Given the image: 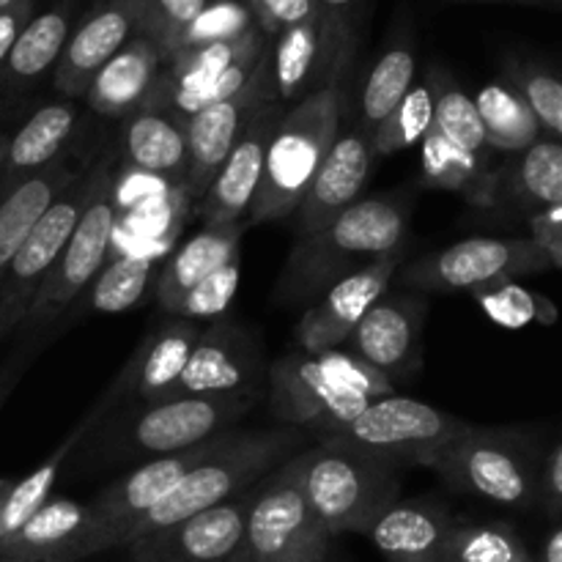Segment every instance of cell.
Listing matches in <instances>:
<instances>
[{"label":"cell","instance_id":"obj_43","mask_svg":"<svg viewBox=\"0 0 562 562\" xmlns=\"http://www.w3.org/2000/svg\"><path fill=\"white\" fill-rule=\"evenodd\" d=\"M252 27H258L256 16H252L250 5H247L245 0H212L206 9L187 25V31L181 33L179 42H176L173 53H179V49L206 47V44L234 42V38L250 33Z\"/></svg>","mask_w":562,"mask_h":562},{"label":"cell","instance_id":"obj_54","mask_svg":"<svg viewBox=\"0 0 562 562\" xmlns=\"http://www.w3.org/2000/svg\"><path fill=\"white\" fill-rule=\"evenodd\" d=\"M9 137H11V135H3V132H0V165H3L5 148H9Z\"/></svg>","mask_w":562,"mask_h":562},{"label":"cell","instance_id":"obj_27","mask_svg":"<svg viewBox=\"0 0 562 562\" xmlns=\"http://www.w3.org/2000/svg\"><path fill=\"white\" fill-rule=\"evenodd\" d=\"M121 148L132 170L173 181L181 192L187 176V135L184 121L162 104L148 102L130 119H124Z\"/></svg>","mask_w":562,"mask_h":562},{"label":"cell","instance_id":"obj_19","mask_svg":"<svg viewBox=\"0 0 562 562\" xmlns=\"http://www.w3.org/2000/svg\"><path fill=\"white\" fill-rule=\"evenodd\" d=\"M283 113V102H272L250 121L220 173L214 176L206 195L192 209L195 217H201L206 225H231L247 217L258 187H261L269 140H272Z\"/></svg>","mask_w":562,"mask_h":562},{"label":"cell","instance_id":"obj_32","mask_svg":"<svg viewBox=\"0 0 562 562\" xmlns=\"http://www.w3.org/2000/svg\"><path fill=\"white\" fill-rule=\"evenodd\" d=\"M423 146V181L439 190L461 192L477 206H492L497 201V176L488 170V154H470L428 130L420 140Z\"/></svg>","mask_w":562,"mask_h":562},{"label":"cell","instance_id":"obj_12","mask_svg":"<svg viewBox=\"0 0 562 562\" xmlns=\"http://www.w3.org/2000/svg\"><path fill=\"white\" fill-rule=\"evenodd\" d=\"M272 102H280V99L272 86L267 49L261 66L239 93L223 99V102L209 104V108L198 110L195 115L184 121L187 176L184 184H181V201H184L187 212L192 214V209L201 203V198L206 195L214 176L220 173L228 154L234 151L239 137L250 126V121Z\"/></svg>","mask_w":562,"mask_h":562},{"label":"cell","instance_id":"obj_13","mask_svg":"<svg viewBox=\"0 0 562 562\" xmlns=\"http://www.w3.org/2000/svg\"><path fill=\"white\" fill-rule=\"evenodd\" d=\"M258 395H190L146 404L115 437L121 450L140 456H170L228 434L256 406Z\"/></svg>","mask_w":562,"mask_h":562},{"label":"cell","instance_id":"obj_55","mask_svg":"<svg viewBox=\"0 0 562 562\" xmlns=\"http://www.w3.org/2000/svg\"><path fill=\"white\" fill-rule=\"evenodd\" d=\"M20 3H25V0H0V11H9Z\"/></svg>","mask_w":562,"mask_h":562},{"label":"cell","instance_id":"obj_26","mask_svg":"<svg viewBox=\"0 0 562 562\" xmlns=\"http://www.w3.org/2000/svg\"><path fill=\"white\" fill-rule=\"evenodd\" d=\"M80 110L71 102H53L38 108L25 124L9 137L3 165H0V203L11 195L14 187L36 176L47 165L66 154L71 132L77 130Z\"/></svg>","mask_w":562,"mask_h":562},{"label":"cell","instance_id":"obj_21","mask_svg":"<svg viewBox=\"0 0 562 562\" xmlns=\"http://www.w3.org/2000/svg\"><path fill=\"white\" fill-rule=\"evenodd\" d=\"M137 33V11L132 0H104L82 16L69 33L53 69V86L64 97H86L88 86L104 64Z\"/></svg>","mask_w":562,"mask_h":562},{"label":"cell","instance_id":"obj_6","mask_svg":"<svg viewBox=\"0 0 562 562\" xmlns=\"http://www.w3.org/2000/svg\"><path fill=\"white\" fill-rule=\"evenodd\" d=\"M428 467L448 486L510 508L530 505L541 488L530 445L516 434L494 428L470 426L445 445Z\"/></svg>","mask_w":562,"mask_h":562},{"label":"cell","instance_id":"obj_30","mask_svg":"<svg viewBox=\"0 0 562 562\" xmlns=\"http://www.w3.org/2000/svg\"><path fill=\"white\" fill-rule=\"evenodd\" d=\"M86 170L88 168H80V165H75V159H69L64 154L53 165L38 170L36 176H31L20 187H14L11 195L0 203V283H3L5 269L14 261L16 250L25 241V236L31 234L33 225L38 223V217Z\"/></svg>","mask_w":562,"mask_h":562},{"label":"cell","instance_id":"obj_3","mask_svg":"<svg viewBox=\"0 0 562 562\" xmlns=\"http://www.w3.org/2000/svg\"><path fill=\"white\" fill-rule=\"evenodd\" d=\"M344 88L338 80L324 82L289 108L269 140L263 179L256 192L247 223H274L296 214L318 168L327 159L340 132Z\"/></svg>","mask_w":562,"mask_h":562},{"label":"cell","instance_id":"obj_51","mask_svg":"<svg viewBox=\"0 0 562 562\" xmlns=\"http://www.w3.org/2000/svg\"><path fill=\"white\" fill-rule=\"evenodd\" d=\"M541 494H543V503L552 514L562 510V445L549 456L547 461V470H543L541 477Z\"/></svg>","mask_w":562,"mask_h":562},{"label":"cell","instance_id":"obj_2","mask_svg":"<svg viewBox=\"0 0 562 562\" xmlns=\"http://www.w3.org/2000/svg\"><path fill=\"white\" fill-rule=\"evenodd\" d=\"M393 395V382L349 349L291 351L269 368V409L318 437L355 420L371 401Z\"/></svg>","mask_w":562,"mask_h":562},{"label":"cell","instance_id":"obj_4","mask_svg":"<svg viewBox=\"0 0 562 562\" xmlns=\"http://www.w3.org/2000/svg\"><path fill=\"white\" fill-rule=\"evenodd\" d=\"M307 505L333 536H368L373 521L398 503L393 467L338 439H322L289 459Z\"/></svg>","mask_w":562,"mask_h":562},{"label":"cell","instance_id":"obj_36","mask_svg":"<svg viewBox=\"0 0 562 562\" xmlns=\"http://www.w3.org/2000/svg\"><path fill=\"white\" fill-rule=\"evenodd\" d=\"M428 86H431L434 97V130L459 148H464V151L492 154L486 143V132H483L481 113L475 108V99L450 77V71L431 69L428 71Z\"/></svg>","mask_w":562,"mask_h":562},{"label":"cell","instance_id":"obj_22","mask_svg":"<svg viewBox=\"0 0 562 562\" xmlns=\"http://www.w3.org/2000/svg\"><path fill=\"white\" fill-rule=\"evenodd\" d=\"M423 322L426 302L404 294H384L355 327L349 351L384 373L390 382L406 379L420 355Z\"/></svg>","mask_w":562,"mask_h":562},{"label":"cell","instance_id":"obj_46","mask_svg":"<svg viewBox=\"0 0 562 562\" xmlns=\"http://www.w3.org/2000/svg\"><path fill=\"white\" fill-rule=\"evenodd\" d=\"M239 280L241 261L234 258V261L220 267L214 274H209L206 280H201L195 289L187 291L168 313L176 318H190V322H198V318H220L228 311L236 291H239Z\"/></svg>","mask_w":562,"mask_h":562},{"label":"cell","instance_id":"obj_8","mask_svg":"<svg viewBox=\"0 0 562 562\" xmlns=\"http://www.w3.org/2000/svg\"><path fill=\"white\" fill-rule=\"evenodd\" d=\"M267 49L261 27H252L234 42L179 49L165 60V69L148 102L162 104L187 121L198 110L239 93L256 75Z\"/></svg>","mask_w":562,"mask_h":562},{"label":"cell","instance_id":"obj_33","mask_svg":"<svg viewBox=\"0 0 562 562\" xmlns=\"http://www.w3.org/2000/svg\"><path fill=\"white\" fill-rule=\"evenodd\" d=\"M269 71H272V86L280 102H294L316 77L318 88L329 80H338V77H329L324 66L318 14L274 36V44L269 47Z\"/></svg>","mask_w":562,"mask_h":562},{"label":"cell","instance_id":"obj_57","mask_svg":"<svg viewBox=\"0 0 562 562\" xmlns=\"http://www.w3.org/2000/svg\"><path fill=\"white\" fill-rule=\"evenodd\" d=\"M461 3H494V0H461Z\"/></svg>","mask_w":562,"mask_h":562},{"label":"cell","instance_id":"obj_45","mask_svg":"<svg viewBox=\"0 0 562 562\" xmlns=\"http://www.w3.org/2000/svg\"><path fill=\"white\" fill-rule=\"evenodd\" d=\"M137 11V33L151 38L168 58L192 20L212 0H132Z\"/></svg>","mask_w":562,"mask_h":562},{"label":"cell","instance_id":"obj_28","mask_svg":"<svg viewBox=\"0 0 562 562\" xmlns=\"http://www.w3.org/2000/svg\"><path fill=\"white\" fill-rule=\"evenodd\" d=\"M201 333L203 327L198 322L173 318L148 335L143 349L137 351L124 373V382L132 384L137 398L146 404H159V401L170 398Z\"/></svg>","mask_w":562,"mask_h":562},{"label":"cell","instance_id":"obj_44","mask_svg":"<svg viewBox=\"0 0 562 562\" xmlns=\"http://www.w3.org/2000/svg\"><path fill=\"white\" fill-rule=\"evenodd\" d=\"M508 82L527 99L541 130L554 132L562 140V77L532 60H510Z\"/></svg>","mask_w":562,"mask_h":562},{"label":"cell","instance_id":"obj_35","mask_svg":"<svg viewBox=\"0 0 562 562\" xmlns=\"http://www.w3.org/2000/svg\"><path fill=\"white\" fill-rule=\"evenodd\" d=\"M104 409H108V401H102V404L91 412V417H88L86 423H80V426L64 439V445H58V448L53 450V456H49L42 467H36L31 475H25L20 483L11 486L9 497H5L3 503V510H0V541L9 538L11 532L20 530V527L25 525V521L31 519L44 503H47L49 492H53L55 481H58L60 475V467H64L66 456H69L71 450H75V445L80 442L93 426H97V420L102 417Z\"/></svg>","mask_w":562,"mask_h":562},{"label":"cell","instance_id":"obj_39","mask_svg":"<svg viewBox=\"0 0 562 562\" xmlns=\"http://www.w3.org/2000/svg\"><path fill=\"white\" fill-rule=\"evenodd\" d=\"M159 258L121 256L102 267L91 294V307L102 313H124L140 305L151 283H157Z\"/></svg>","mask_w":562,"mask_h":562},{"label":"cell","instance_id":"obj_17","mask_svg":"<svg viewBox=\"0 0 562 562\" xmlns=\"http://www.w3.org/2000/svg\"><path fill=\"white\" fill-rule=\"evenodd\" d=\"M263 357L256 340L228 318L203 327L184 373L170 398L190 395H258L263 382ZM168 398V401H170Z\"/></svg>","mask_w":562,"mask_h":562},{"label":"cell","instance_id":"obj_40","mask_svg":"<svg viewBox=\"0 0 562 562\" xmlns=\"http://www.w3.org/2000/svg\"><path fill=\"white\" fill-rule=\"evenodd\" d=\"M445 562H536L519 532L508 525H459L445 543Z\"/></svg>","mask_w":562,"mask_h":562},{"label":"cell","instance_id":"obj_41","mask_svg":"<svg viewBox=\"0 0 562 562\" xmlns=\"http://www.w3.org/2000/svg\"><path fill=\"white\" fill-rule=\"evenodd\" d=\"M434 121V97L431 86L426 82H415L409 88L398 108L371 132L373 154L387 157V154H398L404 148L415 146L423 140Z\"/></svg>","mask_w":562,"mask_h":562},{"label":"cell","instance_id":"obj_58","mask_svg":"<svg viewBox=\"0 0 562 562\" xmlns=\"http://www.w3.org/2000/svg\"><path fill=\"white\" fill-rule=\"evenodd\" d=\"M0 562H25V560H9V558H0Z\"/></svg>","mask_w":562,"mask_h":562},{"label":"cell","instance_id":"obj_37","mask_svg":"<svg viewBox=\"0 0 562 562\" xmlns=\"http://www.w3.org/2000/svg\"><path fill=\"white\" fill-rule=\"evenodd\" d=\"M417 75V55L409 42H398L384 49L382 58L373 64L368 75L366 88H362L360 104V124L368 130H376L390 113L401 104V99L415 86Z\"/></svg>","mask_w":562,"mask_h":562},{"label":"cell","instance_id":"obj_48","mask_svg":"<svg viewBox=\"0 0 562 562\" xmlns=\"http://www.w3.org/2000/svg\"><path fill=\"white\" fill-rule=\"evenodd\" d=\"M263 36H278L285 27L316 16V0H245Z\"/></svg>","mask_w":562,"mask_h":562},{"label":"cell","instance_id":"obj_42","mask_svg":"<svg viewBox=\"0 0 562 562\" xmlns=\"http://www.w3.org/2000/svg\"><path fill=\"white\" fill-rule=\"evenodd\" d=\"M477 305L483 307L494 324L505 329H521L527 324H552L558 318V307L547 300V296L536 294V291L525 289V285L505 280V283L486 285V289L472 291Z\"/></svg>","mask_w":562,"mask_h":562},{"label":"cell","instance_id":"obj_47","mask_svg":"<svg viewBox=\"0 0 562 562\" xmlns=\"http://www.w3.org/2000/svg\"><path fill=\"white\" fill-rule=\"evenodd\" d=\"M360 0H316L318 25H322V44H324V66L327 75L344 71L346 53H349L351 31L349 14Z\"/></svg>","mask_w":562,"mask_h":562},{"label":"cell","instance_id":"obj_34","mask_svg":"<svg viewBox=\"0 0 562 562\" xmlns=\"http://www.w3.org/2000/svg\"><path fill=\"white\" fill-rule=\"evenodd\" d=\"M475 108L492 151L521 154L541 140V124L527 99L508 80H494L477 91Z\"/></svg>","mask_w":562,"mask_h":562},{"label":"cell","instance_id":"obj_52","mask_svg":"<svg viewBox=\"0 0 562 562\" xmlns=\"http://www.w3.org/2000/svg\"><path fill=\"white\" fill-rule=\"evenodd\" d=\"M541 562H562V525L543 543Z\"/></svg>","mask_w":562,"mask_h":562},{"label":"cell","instance_id":"obj_11","mask_svg":"<svg viewBox=\"0 0 562 562\" xmlns=\"http://www.w3.org/2000/svg\"><path fill=\"white\" fill-rule=\"evenodd\" d=\"M327 547L329 532L311 510L294 470L285 461L252 497L245 541L234 562H278L285 558L324 562Z\"/></svg>","mask_w":562,"mask_h":562},{"label":"cell","instance_id":"obj_7","mask_svg":"<svg viewBox=\"0 0 562 562\" xmlns=\"http://www.w3.org/2000/svg\"><path fill=\"white\" fill-rule=\"evenodd\" d=\"M467 428L470 423L437 406L404 395H384L371 401L355 420L322 439H338L373 459L387 461L390 467L393 461L428 467V461Z\"/></svg>","mask_w":562,"mask_h":562},{"label":"cell","instance_id":"obj_49","mask_svg":"<svg viewBox=\"0 0 562 562\" xmlns=\"http://www.w3.org/2000/svg\"><path fill=\"white\" fill-rule=\"evenodd\" d=\"M532 241L549 256V261L562 267V206L543 209L532 217Z\"/></svg>","mask_w":562,"mask_h":562},{"label":"cell","instance_id":"obj_15","mask_svg":"<svg viewBox=\"0 0 562 562\" xmlns=\"http://www.w3.org/2000/svg\"><path fill=\"white\" fill-rule=\"evenodd\" d=\"M115 532L93 514L91 503L49 497L25 525L0 541V558L25 562H82L115 549Z\"/></svg>","mask_w":562,"mask_h":562},{"label":"cell","instance_id":"obj_16","mask_svg":"<svg viewBox=\"0 0 562 562\" xmlns=\"http://www.w3.org/2000/svg\"><path fill=\"white\" fill-rule=\"evenodd\" d=\"M406 261V247L376 258L368 267L346 274L335 285H329L296 324V349L300 351H329L349 344L351 333L360 318L387 294L390 283Z\"/></svg>","mask_w":562,"mask_h":562},{"label":"cell","instance_id":"obj_20","mask_svg":"<svg viewBox=\"0 0 562 562\" xmlns=\"http://www.w3.org/2000/svg\"><path fill=\"white\" fill-rule=\"evenodd\" d=\"M371 130L357 124L355 130L338 132L327 159L318 168L305 201L296 209V234L307 236L313 231L333 223L338 214L355 206L362 195L368 176L373 168Z\"/></svg>","mask_w":562,"mask_h":562},{"label":"cell","instance_id":"obj_10","mask_svg":"<svg viewBox=\"0 0 562 562\" xmlns=\"http://www.w3.org/2000/svg\"><path fill=\"white\" fill-rule=\"evenodd\" d=\"M549 267L552 261L532 239L475 236L417 261H404L401 280L426 291H477Z\"/></svg>","mask_w":562,"mask_h":562},{"label":"cell","instance_id":"obj_5","mask_svg":"<svg viewBox=\"0 0 562 562\" xmlns=\"http://www.w3.org/2000/svg\"><path fill=\"white\" fill-rule=\"evenodd\" d=\"M302 445V434L296 428L283 431H247V434H225L223 442L184 475V481L168 494L159 505H154L148 514L132 521L121 532V547H130L137 538L148 532L165 530L170 525L190 519L201 510L223 505L228 499L245 494L258 477L280 459L294 453Z\"/></svg>","mask_w":562,"mask_h":562},{"label":"cell","instance_id":"obj_29","mask_svg":"<svg viewBox=\"0 0 562 562\" xmlns=\"http://www.w3.org/2000/svg\"><path fill=\"white\" fill-rule=\"evenodd\" d=\"M241 234H245L241 223L203 225L159 269L157 283H154V294H157L159 305L170 311L201 280H206L220 267L239 258Z\"/></svg>","mask_w":562,"mask_h":562},{"label":"cell","instance_id":"obj_18","mask_svg":"<svg viewBox=\"0 0 562 562\" xmlns=\"http://www.w3.org/2000/svg\"><path fill=\"white\" fill-rule=\"evenodd\" d=\"M256 492L201 510L165 530L148 532L130 543L135 562H234L245 541L247 510Z\"/></svg>","mask_w":562,"mask_h":562},{"label":"cell","instance_id":"obj_38","mask_svg":"<svg viewBox=\"0 0 562 562\" xmlns=\"http://www.w3.org/2000/svg\"><path fill=\"white\" fill-rule=\"evenodd\" d=\"M508 184L510 195L525 206H562V140H538L521 151Z\"/></svg>","mask_w":562,"mask_h":562},{"label":"cell","instance_id":"obj_25","mask_svg":"<svg viewBox=\"0 0 562 562\" xmlns=\"http://www.w3.org/2000/svg\"><path fill=\"white\" fill-rule=\"evenodd\" d=\"M453 516L428 499H398L371 525L373 547L387 562H445Z\"/></svg>","mask_w":562,"mask_h":562},{"label":"cell","instance_id":"obj_24","mask_svg":"<svg viewBox=\"0 0 562 562\" xmlns=\"http://www.w3.org/2000/svg\"><path fill=\"white\" fill-rule=\"evenodd\" d=\"M165 69V53L151 38L135 36L99 69L86 91V102L93 113L108 119H130L146 108Z\"/></svg>","mask_w":562,"mask_h":562},{"label":"cell","instance_id":"obj_53","mask_svg":"<svg viewBox=\"0 0 562 562\" xmlns=\"http://www.w3.org/2000/svg\"><path fill=\"white\" fill-rule=\"evenodd\" d=\"M11 486H14V481H9V477H0V510H3V503H5V497H9Z\"/></svg>","mask_w":562,"mask_h":562},{"label":"cell","instance_id":"obj_1","mask_svg":"<svg viewBox=\"0 0 562 562\" xmlns=\"http://www.w3.org/2000/svg\"><path fill=\"white\" fill-rule=\"evenodd\" d=\"M398 247H406L404 206L390 198H360L333 223L296 239L280 274L278 300L305 305Z\"/></svg>","mask_w":562,"mask_h":562},{"label":"cell","instance_id":"obj_31","mask_svg":"<svg viewBox=\"0 0 562 562\" xmlns=\"http://www.w3.org/2000/svg\"><path fill=\"white\" fill-rule=\"evenodd\" d=\"M71 33V5L58 3L47 11H38L27 20L22 33L16 36L9 58L0 66V86L5 91H22L38 77L55 69L66 38Z\"/></svg>","mask_w":562,"mask_h":562},{"label":"cell","instance_id":"obj_9","mask_svg":"<svg viewBox=\"0 0 562 562\" xmlns=\"http://www.w3.org/2000/svg\"><path fill=\"white\" fill-rule=\"evenodd\" d=\"M108 162L110 159L102 157L97 165H91L80 179L71 181V184L49 203L47 212L38 217V223L33 225L31 234H27L25 241L20 245L14 261L5 269L3 283H0V338H5V335L14 333L16 327H22L33 300H36L38 289H42V283L47 280L49 269L55 267L60 252H64L66 241H69L80 214L86 212L88 201H91L93 190H97L99 179H102V170Z\"/></svg>","mask_w":562,"mask_h":562},{"label":"cell","instance_id":"obj_23","mask_svg":"<svg viewBox=\"0 0 562 562\" xmlns=\"http://www.w3.org/2000/svg\"><path fill=\"white\" fill-rule=\"evenodd\" d=\"M223 437H214L209 439V442L198 445V448L181 450V453L157 456L154 461H146V464L137 467L135 472H130L126 477L115 481L113 486L104 488L97 499H91L93 514L115 532L119 547L121 532H124L132 521L140 519L143 514H148L154 505L162 503V499L184 481L187 472L195 470V467L223 442Z\"/></svg>","mask_w":562,"mask_h":562},{"label":"cell","instance_id":"obj_56","mask_svg":"<svg viewBox=\"0 0 562 562\" xmlns=\"http://www.w3.org/2000/svg\"><path fill=\"white\" fill-rule=\"evenodd\" d=\"M278 562H316V560H307V558H285V560H278Z\"/></svg>","mask_w":562,"mask_h":562},{"label":"cell","instance_id":"obj_14","mask_svg":"<svg viewBox=\"0 0 562 562\" xmlns=\"http://www.w3.org/2000/svg\"><path fill=\"white\" fill-rule=\"evenodd\" d=\"M115 225H119V209L113 198V168L104 165L102 179L88 201L86 212L77 220L64 252L49 269L47 280L38 289L31 311L25 316V327H42L44 322L58 316L66 305L80 296L91 285V280L102 272L108 261L110 245H113Z\"/></svg>","mask_w":562,"mask_h":562},{"label":"cell","instance_id":"obj_50","mask_svg":"<svg viewBox=\"0 0 562 562\" xmlns=\"http://www.w3.org/2000/svg\"><path fill=\"white\" fill-rule=\"evenodd\" d=\"M36 0H25V3L14 5V9L9 11H0V66L5 64V58H9L11 47H14L16 36L22 33V27L27 25V20H31L33 14H36Z\"/></svg>","mask_w":562,"mask_h":562}]
</instances>
